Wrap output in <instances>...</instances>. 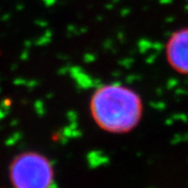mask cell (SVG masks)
<instances>
[{"label":"cell","mask_w":188,"mask_h":188,"mask_svg":"<svg viewBox=\"0 0 188 188\" xmlns=\"http://www.w3.org/2000/svg\"><path fill=\"white\" fill-rule=\"evenodd\" d=\"M14 188H51L54 182L53 163L37 151H24L12 160L8 168Z\"/></svg>","instance_id":"cell-2"},{"label":"cell","mask_w":188,"mask_h":188,"mask_svg":"<svg viewBox=\"0 0 188 188\" xmlns=\"http://www.w3.org/2000/svg\"><path fill=\"white\" fill-rule=\"evenodd\" d=\"M90 112L101 130L121 134L130 132L140 121L142 101L134 90L119 84L97 88L90 100Z\"/></svg>","instance_id":"cell-1"},{"label":"cell","mask_w":188,"mask_h":188,"mask_svg":"<svg viewBox=\"0 0 188 188\" xmlns=\"http://www.w3.org/2000/svg\"><path fill=\"white\" fill-rule=\"evenodd\" d=\"M166 56L174 69L188 74V28L176 31L171 36L166 45Z\"/></svg>","instance_id":"cell-3"}]
</instances>
